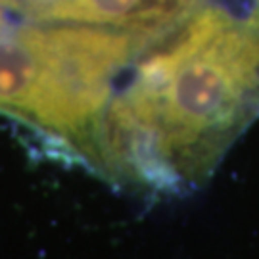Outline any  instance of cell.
I'll use <instances>...</instances> for the list:
<instances>
[{
    "label": "cell",
    "mask_w": 259,
    "mask_h": 259,
    "mask_svg": "<svg viewBox=\"0 0 259 259\" xmlns=\"http://www.w3.org/2000/svg\"><path fill=\"white\" fill-rule=\"evenodd\" d=\"M257 115L259 0H204L135 58L84 165L121 186L186 192Z\"/></svg>",
    "instance_id": "6da1fadb"
},
{
    "label": "cell",
    "mask_w": 259,
    "mask_h": 259,
    "mask_svg": "<svg viewBox=\"0 0 259 259\" xmlns=\"http://www.w3.org/2000/svg\"><path fill=\"white\" fill-rule=\"evenodd\" d=\"M204 0H10L6 18L40 23L110 27L161 38L183 23Z\"/></svg>",
    "instance_id": "7a4b0ae2"
},
{
    "label": "cell",
    "mask_w": 259,
    "mask_h": 259,
    "mask_svg": "<svg viewBox=\"0 0 259 259\" xmlns=\"http://www.w3.org/2000/svg\"><path fill=\"white\" fill-rule=\"evenodd\" d=\"M8 4H10V0H0V10H2V8H6Z\"/></svg>",
    "instance_id": "3957f363"
}]
</instances>
